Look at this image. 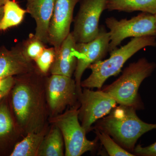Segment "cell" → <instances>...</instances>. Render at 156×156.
<instances>
[{"mask_svg": "<svg viewBox=\"0 0 156 156\" xmlns=\"http://www.w3.org/2000/svg\"><path fill=\"white\" fill-rule=\"evenodd\" d=\"M36 68L30 72L14 76L9 92L12 111L23 136L41 131L49 126L46 98V77Z\"/></svg>", "mask_w": 156, "mask_h": 156, "instance_id": "6da1fadb", "label": "cell"}, {"mask_svg": "<svg viewBox=\"0 0 156 156\" xmlns=\"http://www.w3.org/2000/svg\"><path fill=\"white\" fill-rule=\"evenodd\" d=\"M133 107L120 105L96 122L93 128L99 129L112 136L123 148L133 151L137 140L143 134L156 129V124L140 119Z\"/></svg>", "mask_w": 156, "mask_h": 156, "instance_id": "7a4b0ae2", "label": "cell"}, {"mask_svg": "<svg viewBox=\"0 0 156 156\" xmlns=\"http://www.w3.org/2000/svg\"><path fill=\"white\" fill-rule=\"evenodd\" d=\"M156 68L154 62L149 61L145 57L139 58L130 63L116 80L102 90L108 93L120 105L142 109L144 105L138 93L139 87Z\"/></svg>", "mask_w": 156, "mask_h": 156, "instance_id": "3957f363", "label": "cell"}, {"mask_svg": "<svg viewBox=\"0 0 156 156\" xmlns=\"http://www.w3.org/2000/svg\"><path fill=\"white\" fill-rule=\"evenodd\" d=\"M156 38L154 36L133 37L126 45L111 52L108 59L92 63L88 68L92 70V73L81 82V87L101 89L110 77L116 76L121 72L126 61L134 54L146 47H156Z\"/></svg>", "mask_w": 156, "mask_h": 156, "instance_id": "277c9868", "label": "cell"}, {"mask_svg": "<svg viewBox=\"0 0 156 156\" xmlns=\"http://www.w3.org/2000/svg\"><path fill=\"white\" fill-rule=\"evenodd\" d=\"M80 104L66 109L62 113L50 117L49 124L56 126L61 131L65 145V156H80L95 150L97 140L87 138L86 131L80 123Z\"/></svg>", "mask_w": 156, "mask_h": 156, "instance_id": "5b68a950", "label": "cell"}, {"mask_svg": "<svg viewBox=\"0 0 156 156\" xmlns=\"http://www.w3.org/2000/svg\"><path fill=\"white\" fill-rule=\"evenodd\" d=\"M105 22L109 30V53L117 49L127 38L155 36L154 15L150 13L142 12L129 20H118L114 17H107Z\"/></svg>", "mask_w": 156, "mask_h": 156, "instance_id": "8992f818", "label": "cell"}, {"mask_svg": "<svg viewBox=\"0 0 156 156\" xmlns=\"http://www.w3.org/2000/svg\"><path fill=\"white\" fill-rule=\"evenodd\" d=\"M45 88L50 117L80 104L76 81L72 77L56 74L48 76Z\"/></svg>", "mask_w": 156, "mask_h": 156, "instance_id": "52a82bcc", "label": "cell"}, {"mask_svg": "<svg viewBox=\"0 0 156 156\" xmlns=\"http://www.w3.org/2000/svg\"><path fill=\"white\" fill-rule=\"evenodd\" d=\"M79 101V119L87 134L92 130L93 124L107 115L117 104L107 92L88 88L82 90Z\"/></svg>", "mask_w": 156, "mask_h": 156, "instance_id": "ba28073f", "label": "cell"}, {"mask_svg": "<svg viewBox=\"0 0 156 156\" xmlns=\"http://www.w3.org/2000/svg\"><path fill=\"white\" fill-rule=\"evenodd\" d=\"M108 0H81L72 32L77 43H87L97 37L99 20Z\"/></svg>", "mask_w": 156, "mask_h": 156, "instance_id": "9c48e42d", "label": "cell"}, {"mask_svg": "<svg viewBox=\"0 0 156 156\" xmlns=\"http://www.w3.org/2000/svg\"><path fill=\"white\" fill-rule=\"evenodd\" d=\"M110 41L109 33L102 26L94 40L87 43H77V62L74 76L79 97L82 92L81 80L84 72L92 63L102 60L105 57L108 52Z\"/></svg>", "mask_w": 156, "mask_h": 156, "instance_id": "30bf717a", "label": "cell"}, {"mask_svg": "<svg viewBox=\"0 0 156 156\" xmlns=\"http://www.w3.org/2000/svg\"><path fill=\"white\" fill-rule=\"evenodd\" d=\"M81 0H54V9L48 30V44L58 51L70 34L74 10Z\"/></svg>", "mask_w": 156, "mask_h": 156, "instance_id": "8fae6325", "label": "cell"}, {"mask_svg": "<svg viewBox=\"0 0 156 156\" xmlns=\"http://www.w3.org/2000/svg\"><path fill=\"white\" fill-rule=\"evenodd\" d=\"M9 93L0 99V156H10L23 137L12 111Z\"/></svg>", "mask_w": 156, "mask_h": 156, "instance_id": "7c38bea8", "label": "cell"}, {"mask_svg": "<svg viewBox=\"0 0 156 156\" xmlns=\"http://www.w3.org/2000/svg\"><path fill=\"white\" fill-rule=\"evenodd\" d=\"M37 66L33 61L26 58L20 46L9 50L0 49V80L33 71Z\"/></svg>", "mask_w": 156, "mask_h": 156, "instance_id": "4fadbf2b", "label": "cell"}, {"mask_svg": "<svg viewBox=\"0 0 156 156\" xmlns=\"http://www.w3.org/2000/svg\"><path fill=\"white\" fill-rule=\"evenodd\" d=\"M76 42L71 32L65 39L58 51L50 68L51 74L60 75L72 77L77 62Z\"/></svg>", "mask_w": 156, "mask_h": 156, "instance_id": "5bb4252c", "label": "cell"}, {"mask_svg": "<svg viewBox=\"0 0 156 156\" xmlns=\"http://www.w3.org/2000/svg\"><path fill=\"white\" fill-rule=\"evenodd\" d=\"M54 0H27V12L30 14L36 23V37L48 44V30L53 9Z\"/></svg>", "mask_w": 156, "mask_h": 156, "instance_id": "9a60e30c", "label": "cell"}, {"mask_svg": "<svg viewBox=\"0 0 156 156\" xmlns=\"http://www.w3.org/2000/svg\"><path fill=\"white\" fill-rule=\"evenodd\" d=\"M64 142L60 130L50 124L49 130L42 140L38 156H65Z\"/></svg>", "mask_w": 156, "mask_h": 156, "instance_id": "2e32d148", "label": "cell"}, {"mask_svg": "<svg viewBox=\"0 0 156 156\" xmlns=\"http://www.w3.org/2000/svg\"><path fill=\"white\" fill-rule=\"evenodd\" d=\"M50 125L41 131L26 135L15 145L10 156H38L39 149Z\"/></svg>", "mask_w": 156, "mask_h": 156, "instance_id": "e0dca14e", "label": "cell"}, {"mask_svg": "<svg viewBox=\"0 0 156 156\" xmlns=\"http://www.w3.org/2000/svg\"><path fill=\"white\" fill-rule=\"evenodd\" d=\"M106 10L156 14V0H108Z\"/></svg>", "mask_w": 156, "mask_h": 156, "instance_id": "ac0fdd59", "label": "cell"}, {"mask_svg": "<svg viewBox=\"0 0 156 156\" xmlns=\"http://www.w3.org/2000/svg\"><path fill=\"white\" fill-rule=\"evenodd\" d=\"M27 13L26 10L21 8L16 1H7L4 5V13L0 23V30H5L21 24Z\"/></svg>", "mask_w": 156, "mask_h": 156, "instance_id": "d6986e66", "label": "cell"}, {"mask_svg": "<svg viewBox=\"0 0 156 156\" xmlns=\"http://www.w3.org/2000/svg\"><path fill=\"white\" fill-rule=\"evenodd\" d=\"M97 138L110 156H134L133 154L123 148L115 141L111 138L109 134L99 129L95 128Z\"/></svg>", "mask_w": 156, "mask_h": 156, "instance_id": "ffe728a7", "label": "cell"}, {"mask_svg": "<svg viewBox=\"0 0 156 156\" xmlns=\"http://www.w3.org/2000/svg\"><path fill=\"white\" fill-rule=\"evenodd\" d=\"M45 44L34 34H30L28 38L20 45L22 53L27 58L34 61L46 48Z\"/></svg>", "mask_w": 156, "mask_h": 156, "instance_id": "44dd1931", "label": "cell"}, {"mask_svg": "<svg viewBox=\"0 0 156 156\" xmlns=\"http://www.w3.org/2000/svg\"><path fill=\"white\" fill-rule=\"evenodd\" d=\"M56 55V51L53 47L45 48L41 54L35 60L38 69L45 75L48 76Z\"/></svg>", "mask_w": 156, "mask_h": 156, "instance_id": "7402d4cb", "label": "cell"}, {"mask_svg": "<svg viewBox=\"0 0 156 156\" xmlns=\"http://www.w3.org/2000/svg\"><path fill=\"white\" fill-rule=\"evenodd\" d=\"M135 156H156V142L146 147L138 144L133 151Z\"/></svg>", "mask_w": 156, "mask_h": 156, "instance_id": "603a6c76", "label": "cell"}, {"mask_svg": "<svg viewBox=\"0 0 156 156\" xmlns=\"http://www.w3.org/2000/svg\"><path fill=\"white\" fill-rule=\"evenodd\" d=\"M14 82V76L9 77L0 80V99L9 94Z\"/></svg>", "mask_w": 156, "mask_h": 156, "instance_id": "cb8c5ba5", "label": "cell"}, {"mask_svg": "<svg viewBox=\"0 0 156 156\" xmlns=\"http://www.w3.org/2000/svg\"><path fill=\"white\" fill-rule=\"evenodd\" d=\"M3 13H4V5L0 6V23L2 18Z\"/></svg>", "mask_w": 156, "mask_h": 156, "instance_id": "d4e9b609", "label": "cell"}, {"mask_svg": "<svg viewBox=\"0 0 156 156\" xmlns=\"http://www.w3.org/2000/svg\"><path fill=\"white\" fill-rule=\"evenodd\" d=\"M9 0H0V6L4 5L6 2Z\"/></svg>", "mask_w": 156, "mask_h": 156, "instance_id": "484cf974", "label": "cell"}, {"mask_svg": "<svg viewBox=\"0 0 156 156\" xmlns=\"http://www.w3.org/2000/svg\"><path fill=\"white\" fill-rule=\"evenodd\" d=\"M155 17V36L156 37V14H154Z\"/></svg>", "mask_w": 156, "mask_h": 156, "instance_id": "4316f807", "label": "cell"}]
</instances>
